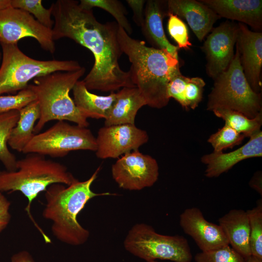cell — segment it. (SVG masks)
I'll return each mask as SVG.
<instances>
[{"label":"cell","instance_id":"1","mask_svg":"<svg viewBox=\"0 0 262 262\" xmlns=\"http://www.w3.org/2000/svg\"><path fill=\"white\" fill-rule=\"evenodd\" d=\"M53 40H73L93 54L94 64L82 80L89 90L114 92L120 88L135 87L129 70H123L118 62L123 54L117 38L118 24L99 22L92 10L82 8L75 0L52 3Z\"/></svg>","mask_w":262,"mask_h":262},{"label":"cell","instance_id":"2","mask_svg":"<svg viewBox=\"0 0 262 262\" xmlns=\"http://www.w3.org/2000/svg\"><path fill=\"white\" fill-rule=\"evenodd\" d=\"M117 38L123 53L131 63L129 71L131 81L147 105L157 109L165 107L170 100L167 92L168 83L180 72L179 58L132 38L119 26Z\"/></svg>","mask_w":262,"mask_h":262},{"label":"cell","instance_id":"3","mask_svg":"<svg viewBox=\"0 0 262 262\" xmlns=\"http://www.w3.org/2000/svg\"><path fill=\"white\" fill-rule=\"evenodd\" d=\"M100 169L99 166L85 181L78 180L67 187L63 184L54 183L45 191L46 204L43 216L52 222V232L61 242L80 246L87 241L89 232L78 222V214L93 197L111 195L109 193H96L91 190Z\"/></svg>","mask_w":262,"mask_h":262},{"label":"cell","instance_id":"4","mask_svg":"<svg viewBox=\"0 0 262 262\" xmlns=\"http://www.w3.org/2000/svg\"><path fill=\"white\" fill-rule=\"evenodd\" d=\"M15 171H0V192L19 191L28 201L25 211L35 226L41 232L46 243L50 239L35 222L31 213L32 201L41 192L52 184L68 186L78 181L67 171L64 164L47 159L45 156L34 153L17 160Z\"/></svg>","mask_w":262,"mask_h":262},{"label":"cell","instance_id":"5","mask_svg":"<svg viewBox=\"0 0 262 262\" xmlns=\"http://www.w3.org/2000/svg\"><path fill=\"white\" fill-rule=\"evenodd\" d=\"M85 68L73 71H57L36 78L28 86L34 92L38 102L40 115L34 128L38 133L45 125L53 120L69 121L87 128V118L79 110L69 93L83 76Z\"/></svg>","mask_w":262,"mask_h":262},{"label":"cell","instance_id":"6","mask_svg":"<svg viewBox=\"0 0 262 262\" xmlns=\"http://www.w3.org/2000/svg\"><path fill=\"white\" fill-rule=\"evenodd\" d=\"M213 80V87L208 97L207 110L230 109L251 119L262 112L261 93L254 92L248 83L236 45V52L228 67Z\"/></svg>","mask_w":262,"mask_h":262},{"label":"cell","instance_id":"7","mask_svg":"<svg viewBox=\"0 0 262 262\" xmlns=\"http://www.w3.org/2000/svg\"><path fill=\"white\" fill-rule=\"evenodd\" d=\"M0 45V95L25 89L36 78L57 71H75L82 67L75 60L34 59L24 54L17 44Z\"/></svg>","mask_w":262,"mask_h":262},{"label":"cell","instance_id":"8","mask_svg":"<svg viewBox=\"0 0 262 262\" xmlns=\"http://www.w3.org/2000/svg\"><path fill=\"white\" fill-rule=\"evenodd\" d=\"M124 246L127 251L147 262L157 259L191 262L193 258L188 242L184 237L160 234L144 223L136 224L131 229Z\"/></svg>","mask_w":262,"mask_h":262},{"label":"cell","instance_id":"9","mask_svg":"<svg viewBox=\"0 0 262 262\" xmlns=\"http://www.w3.org/2000/svg\"><path fill=\"white\" fill-rule=\"evenodd\" d=\"M96 137L90 130L58 121L44 132L35 134L22 152L57 158L64 157L72 151H96Z\"/></svg>","mask_w":262,"mask_h":262},{"label":"cell","instance_id":"10","mask_svg":"<svg viewBox=\"0 0 262 262\" xmlns=\"http://www.w3.org/2000/svg\"><path fill=\"white\" fill-rule=\"evenodd\" d=\"M26 37L35 39L43 49L51 54L55 52L52 29L24 10L11 6L0 10V44H17Z\"/></svg>","mask_w":262,"mask_h":262},{"label":"cell","instance_id":"11","mask_svg":"<svg viewBox=\"0 0 262 262\" xmlns=\"http://www.w3.org/2000/svg\"><path fill=\"white\" fill-rule=\"evenodd\" d=\"M159 170L154 158L136 150L119 158L112 165L111 171L120 188L136 191L153 186L158 179Z\"/></svg>","mask_w":262,"mask_h":262},{"label":"cell","instance_id":"12","mask_svg":"<svg viewBox=\"0 0 262 262\" xmlns=\"http://www.w3.org/2000/svg\"><path fill=\"white\" fill-rule=\"evenodd\" d=\"M148 138L147 131L135 124L104 126L99 129L96 138V155L101 159L117 158L138 150L147 142Z\"/></svg>","mask_w":262,"mask_h":262},{"label":"cell","instance_id":"13","mask_svg":"<svg viewBox=\"0 0 262 262\" xmlns=\"http://www.w3.org/2000/svg\"><path fill=\"white\" fill-rule=\"evenodd\" d=\"M238 30V23L227 20L214 28L204 42L202 49L207 60L206 72L213 79L224 71L231 63Z\"/></svg>","mask_w":262,"mask_h":262},{"label":"cell","instance_id":"14","mask_svg":"<svg viewBox=\"0 0 262 262\" xmlns=\"http://www.w3.org/2000/svg\"><path fill=\"white\" fill-rule=\"evenodd\" d=\"M236 43L245 76L252 90L261 93L262 67V33L252 31L247 26L238 22Z\"/></svg>","mask_w":262,"mask_h":262},{"label":"cell","instance_id":"15","mask_svg":"<svg viewBox=\"0 0 262 262\" xmlns=\"http://www.w3.org/2000/svg\"><path fill=\"white\" fill-rule=\"evenodd\" d=\"M180 224L185 233L193 238L201 251L229 245L220 226L207 221L198 208L185 209L180 215Z\"/></svg>","mask_w":262,"mask_h":262},{"label":"cell","instance_id":"16","mask_svg":"<svg viewBox=\"0 0 262 262\" xmlns=\"http://www.w3.org/2000/svg\"><path fill=\"white\" fill-rule=\"evenodd\" d=\"M262 156V132L260 131L237 149L228 153L213 152L203 155L201 161L206 165L205 176L211 178L219 176L243 160Z\"/></svg>","mask_w":262,"mask_h":262},{"label":"cell","instance_id":"17","mask_svg":"<svg viewBox=\"0 0 262 262\" xmlns=\"http://www.w3.org/2000/svg\"><path fill=\"white\" fill-rule=\"evenodd\" d=\"M168 14L184 19L199 41H202L220 17L211 8L195 0H167Z\"/></svg>","mask_w":262,"mask_h":262},{"label":"cell","instance_id":"18","mask_svg":"<svg viewBox=\"0 0 262 262\" xmlns=\"http://www.w3.org/2000/svg\"><path fill=\"white\" fill-rule=\"evenodd\" d=\"M220 17L249 26L255 32L262 29V0H200Z\"/></svg>","mask_w":262,"mask_h":262},{"label":"cell","instance_id":"19","mask_svg":"<svg viewBox=\"0 0 262 262\" xmlns=\"http://www.w3.org/2000/svg\"><path fill=\"white\" fill-rule=\"evenodd\" d=\"M167 15V0H147L144 21L141 27L142 33L152 47L165 50L179 58V49L169 41L164 31L163 19Z\"/></svg>","mask_w":262,"mask_h":262},{"label":"cell","instance_id":"20","mask_svg":"<svg viewBox=\"0 0 262 262\" xmlns=\"http://www.w3.org/2000/svg\"><path fill=\"white\" fill-rule=\"evenodd\" d=\"M229 245L246 259L251 255L250 229L246 211L232 209L218 219Z\"/></svg>","mask_w":262,"mask_h":262},{"label":"cell","instance_id":"21","mask_svg":"<svg viewBox=\"0 0 262 262\" xmlns=\"http://www.w3.org/2000/svg\"><path fill=\"white\" fill-rule=\"evenodd\" d=\"M115 95V102L105 119L104 126L135 124L138 111L147 105L140 91L136 86L125 87Z\"/></svg>","mask_w":262,"mask_h":262},{"label":"cell","instance_id":"22","mask_svg":"<svg viewBox=\"0 0 262 262\" xmlns=\"http://www.w3.org/2000/svg\"><path fill=\"white\" fill-rule=\"evenodd\" d=\"M205 82L199 77L189 78L180 71L175 75L167 87V95L185 109L194 110L202 99Z\"/></svg>","mask_w":262,"mask_h":262},{"label":"cell","instance_id":"23","mask_svg":"<svg viewBox=\"0 0 262 262\" xmlns=\"http://www.w3.org/2000/svg\"><path fill=\"white\" fill-rule=\"evenodd\" d=\"M72 91L76 106L87 118L105 119L115 100L114 92L106 96L91 93L82 80L76 83Z\"/></svg>","mask_w":262,"mask_h":262},{"label":"cell","instance_id":"24","mask_svg":"<svg viewBox=\"0 0 262 262\" xmlns=\"http://www.w3.org/2000/svg\"><path fill=\"white\" fill-rule=\"evenodd\" d=\"M19 117L16 126L10 135L8 145L12 149L22 152L35 134L34 128L40 115L37 100L20 110Z\"/></svg>","mask_w":262,"mask_h":262},{"label":"cell","instance_id":"25","mask_svg":"<svg viewBox=\"0 0 262 262\" xmlns=\"http://www.w3.org/2000/svg\"><path fill=\"white\" fill-rule=\"evenodd\" d=\"M212 112L215 116L225 121V125L243 134L246 137H250L261 131L262 112L252 119L240 112L230 109H217Z\"/></svg>","mask_w":262,"mask_h":262},{"label":"cell","instance_id":"26","mask_svg":"<svg viewBox=\"0 0 262 262\" xmlns=\"http://www.w3.org/2000/svg\"><path fill=\"white\" fill-rule=\"evenodd\" d=\"M19 117V111L17 110L0 114V161L8 171H15L16 170L17 160L8 148V141Z\"/></svg>","mask_w":262,"mask_h":262},{"label":"cell","instance_id":"27","mask_svg":"<svg viewBox=\"0 0 262 262\" xmlns=\"http://www.w3.org/2000/svg\"><path fill=\"white\" fill-rule=\"evenodd\" d=\"M79 5L87 10L98 7L105 10L113 16L118 25L129 35L132 33V28L126 16L127 10L121 1L117 0H81Z\"/></svg>","mask_w":262,"mask_h":262},{"label":"cell","instance_id":"28","mask_svg":"<svg viewBox=\"0 0 262 262\" xmlns=\"http://www.w3.org/2000/svg\"><path fill=\"white\" fill-rule=\"evenodd\" d=\"M257 205L246 212L250 229L251 255L262 259V200L257 201Z\"/></svg>","mask_w":262,"mask_h":262},{"label":"cell","instance_id":"29","mask_svg":"<svg viewBox=\"0 0 262 262\" xmlns=\"http://www.w3.org/2000/svg\"><path fill=\"white\" fill-rule=\"evenodd\" d=\"M11 7L27 12L43 25L52 29V8H45L41 0H11Z\"/></svg>","mask_w":262,"mask_h":262},{"label":"cell","instance_id":"30","mask_svg":"<svg viewBox=\"0 0 262 262\" xmlns=\"http://www.w3.org/2000/svg\"><path fill=\"white\" fill-rule=\"evenodd\" d=\"M245 136L230 127L225 125L215 133L212 134L208 142L212 146L215 152H223L241 144Z\"/></svg>","mask_w":262,"mask_h":262},{"label":"cell","instance_id":"31","mask_svg":"<svg viewBox=\"0 0 262 262\" xmlns=\"http://www.w3.org/2000/svg\"><path fill=\"white\" fill-rule=\"evenodd\" d=\"M195 260L196 262H246V259L229 245L198 253Z\"/></svg>","mask_w":262,"mask_h":262},{"label":"cell","instance_id":"32","mask_svg":"<svg viewBox=\"0 0 262 262\" xmlns=\"http://www.w3.org/2000/svg\"><path fill=\"white\" fill-rule=\"evenodd\" d=\"M36 100L34 92L28 86L14 95H0V114L12 110L19 111Z\"/></svg>","mask_w":262,"mask_h":262},{"label":"cell","instance_id":"33","mask_svg":"<svg viewBox=\"0 0 262 262\" xmlns=\"http://www.w3.org/2000/svg\"><path fill=\"white\" fill-rule=\"evenodd\" d=\"M167 30L170 36L176 41L179 49H189L192 44L189 41L187 26L177 16L168 14Z\"/></svg>","mask_w":262,"mask_h":262},{"label":"cell","instance_id":"34","mask_svg":"<svg viewBox=\"0 0 262 262\" xmlns=\"http://www.w3.org/2000/svg\"><path fill=\"white\" fill-rule=\"evenodd\" d=\"M126 1L132 9L134 22L138 26L141 27L144 18V9L146 0H127Z\"/></svg>","mask_w":262,"mask_h":262},{"label":"cell","instance_id":"35","mask_svg":"<svg viewBox=\"0 0 262 262\" xmlns=\"http://www.w3.org/2000/svg\"><path fill=\"white\" fill-rule=\"evenodd\" d=\"M10 206L9 201L0 192V232L6 227L10 222Z\"/></svg>","mask_w":262,"mask_h":262},{"label":"cell","instance_id":"36","mask_svg":"<svg viewBox=\"0 0 262 262\" xmlns=\"http://www.w3.org/2000/svg\"><path fill=\"white\" fill-rule=\"evenodd\" d=\"M11 262H35L31 254L26 250H22L14 254Z\"/></svg>","mask_w":262,"mask_h":262},{"label":"cell","instance_id":"37","mask_svg":"<svg viewBox=\"0 0 262 262\" xmlns=\"http://www.w3.org/2000/svg\"><path fill=\"white\" fill-rule=\"evenodd\" d=\"M249 185L262 196V185L261 171L257 172L254 175L249 182Z\"/></svg>","mask_w":262,"mask_h":262},{"label":"cell","instance_id":"38","mask_svg":"<svg viewBox=\"0 0 262 262\" xmlns=\"http://www.w3.org/2000/svg\"><path fill=\"white\" fill-rule=\"evenodd\" d=\"M11 6V0H0V10Z\"/></svg>","mask_w":262,"mask_h":262},{"label":"cell","instance_id":"39","mask_svg":"<svg viewBox=\"0 0 262 262\" xmlns=\"http://www.w3.org/2000/svg\"><path fill=\"white\" fill-rule=\"evenodd\" d=\"M246 262H262V259H259L251 255L246 259Z\"/></svg>","mask_w":262,"mask_h":262},{"label":"cell","instance_id":"40","mask_svg":"<svg viewBox=\"0 0 262 262\" xmlns=\"http://www.w3.org/2000/svg\"><path fill=\"white\" fill-rule=\"evenodd\" d=\"M1 60H2V52L0 50V65L1 64Z\"/></svg>","mask_w":262,"mask_h":262},{"label":"cell","instance_id":"41","mask_svg":"<svg viewBox=\"0 0 262 262\" xmlns=\"http://www.w3.org/2000/svg\"><path fill=\"white\" fill-rule=\"evenodd\" d=\"M158 262V261H151V262Z\"/></svg>","mask_w":262,"mask_h":262}]
</instances>
